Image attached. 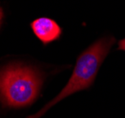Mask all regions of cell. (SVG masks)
Listing matches in <instances>:
<instances>
[{
	"label": "cell",
	"mask_w": 125,
	"mask_h": 118,
	"mask_svg": "<svg viewBox=\"0 0 125 118\" xmlns=\"http://www.w3.org/2000/svg\"><path fill=\"white\" fill-rule=\"evenodd\" d=\"M31 28L35 36L45 45L60 37L62 29L55 20L47 17L35 19L31 23Z\"/></svg>",
	"instance_id": "cell-3"
},
{
	"label": "cell",
	"mask_w": 125,
	"mask_h": 118,
	"mask_svg": "<svg viewBox=\"0 0 125 118\" xmlns=\"http://www.w3.org/2000/svg\"><path fill=\"white\" fill-rule=\"evenodd\" d=\"M2 19H3V10L0 7V26H1V24H2Z\"/></svg>",
	"instance_id": "cell-5"
},
{
	"label": "cell",
	"mask_w": 125,
	"mask_h": 118,
	"mask_svg": "<svg viewBox=\"0 0 125 118\" xmlns=\"http://www.w3.org/2000/svg\"><path fill=\"white\" fill-rule=\"evenodd\" d=\"M119 49L125 51V39L121 40L119 43Z\"/></svg>",
	"instance_id": "cell-4"
},
{
	"label": "cell",
	"mask_w": 125,
	"mask_h": 118,
	"mask_svg": "<svg viewBox=\"0 0 125 118\" xmlns=\"http://www.w3.org/2000/svg\"><path fill=\"white\" fill-rule=\"evenodd\" d=\"M42 84L35 69L23 64H10L0 71V100L9 108H25L37 99Z\"/></svg>",
	"instance_id": "cell-2"
},
{
	"label": "cell",
	"mask_w": 125,
	"mask_h": 118,
	"mask_svg": "<svg viewBox=\"0 0 125 118\" xmlns=\"http://www.w3.org/2000/svg\"><path fill=\"white\" fill-rule=\"evenodd\" d=\"M114 43V38L104 37L87 48L78 57L73 72L71 76L68 83L61 90V92L52 101L44 106L40 112L28 116L27 118H40L51 107L56 105L57 102L68 97L73 93L90 87L93 84L101 65L107 56V54L109 53Z\"/></svg>",
	"instance_id": "cell-1"
}]
</instances>
